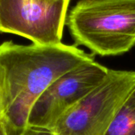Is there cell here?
<instances>
[{
    "label": "cell",
    "instance_id": "1",
    "mask_svg": "<svg viewBox=\"0 0 135 135\" xmlns=\"http://www.w3.org/2000/svg\"><path fill=\"white\" fill-rule=\"evenodd\" d=\"M95 55L76 45H0V85L3 120L10 135H19L28 126L31 109L45 91L60 76L92 62Z\"/></svg>",
    "mask_w": 135,
    "mask_h": 135
},
{
    "label": "cell",
    "instance_id": "2",
    "mask_svg": "<svg viewBox=\"0 0 135 135\" xmlns=\"http://www.w3.org/2000/svg\"><path fill=\"white\" fill-rule=\"evenodd\" d=\"M66 25L75 45L93 55L124 54L135 46V0H80Z\"/></svg>",
    "mask_w": 135,
    "mask_h": 135
},
{
    "label": "cell",
    "instance_id": "3",
    "mask_svg": "<svg viewBox=\"0 0 135 135\" xmlns=\"http://www.w3.org/2000/svg\"><path fill=\"white\" fill-rule=\"evenodd\" d=\"M135 88V71L110 69L103 83L68 110L53 129L56 135H106Z\"/></svg>",
    "mask_w": 135,
    "mask_h": 135
},
{
    "label": "cell",
    "instance_id": "4",
    "mask_svg": "<svg viewBox=\"0 0 135 135\" xmlns=\"http://www.w3.org/2000/svg\"><path fill=\"white\" fill-rule=\"evenodd\" d=\"M71 0H0V32L16 34L33 44L61 43Z\"/></svg>",
    "mask_w": 135,
    "mask_h": 135
},
{
    "label": "cell",
    "instance_id": "5",
    "mask_svg": "<svg viewBox=\"0 0 135 135\" xmlns=\"http://www.w3.org/2000/svg\"><path fill=\"white\" fill-rule=\"evenodd\" d=\"M109 71L94 60L60 76L33 104L28 126L53 130L60 118L100 85Z\"/></svg>",
    "mask_w": 135,
    "mask_h": 135
},
{
    "label": "cell",
    "instance_id": "6",
    "mask_svg": "<svg viewBox=\"0 0 135 135\" xmlns=\"http://www.w3.org/2000/svg\"><path fill=\"white\" fill-rule=\"evenodd\" d=\"M106 135H135V88L120 108Z\"/></svg>",
    "mask_w": 135,
    "mask_h": 135
},
{
    "label": "cell",
    "instance_id": "7",
    "mask_svg": "<svg viewBox=\"0 0 135 135\" xmlns=\"http://www.w3.org/2000/svg\"><path fill=\"white\" fill-rule=\"evenodd\" d=\"M19 135H56L52 130L28 126Z\"/></svg>",
    "mask_w": 135,
    "mask_h": 135
},
{
    "label": "cell",
    "instance_id": "8",
    "mask_svg": "<svg viewBox=\"0 0 135 135\" xmlns=\"http://www.w3.org/2000/svg\"><path fill=\"white\" fill-rule=\"evenodd\" d=\"M0 135H10L7 126L4 122V121L3 120V118L0 120Z\"/></svg>",
    "mask_w": 135,
    "mask_h": 135
},
{
    "label": "cell",
    "instance_id": "9",
    "mask_svg": "<svg viewBox=\"0 0 135 135\" xmlns=\"http://www.w3.org/2000/svg\"><path fill=\"white\" fill-rule=\"evenodd\" d=\"M3 118V98H2V89L0 85V120Z\"/></svg>",
    "mask_w": 135,
    "mask_h": 135
},
{
    "label": "cell",
    "instance_id": "10",
    "mask_svg": "<svg viewBox=\"0 0 135 135\" xmlns=\"http://www.w3.org/2000/svg\"><path fill=\"white\" fill-rule=\"evenodd\" d=\"M45 1H51V2H55V1H58V0H45Z\"/></svg>",
    "mask_w": 135,
    "mask_h": 135
},
{
    "label": "cell",
    "instance_id": "11",
    "mask_svg": "<svg viewBox=\"0 0 135 135\" xmlns=\"http://www.w3.org/2000/svg\"><path fill=\"white\" fill-rule=\"evenodd\" d=\"M31 1H35V0H31Z\"/></svg>",
    "mask_w": 135,
    "mask_h": 135
}]
</instances>
